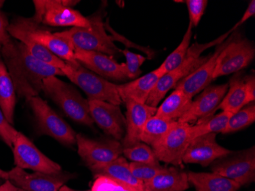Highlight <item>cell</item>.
I'll return each instance as SVG.
<instances>
[{"label":"cell","mask_w":255,"mask_h":191,"mask_svg":"<svg viewBox=\"0 0 255 191\" xmlns=\"http://www.w3.org/2000/svg\"><path fill=\"white\" fill-rule=\"evenodd\" d=\"M42 91L73 121L89 127L94 126L88 100L71 84L53 76L43 80Z\"/></svg>","instance_id":"obj_5"},{"label":"cell","mask_w":255,"mask_h":191,"mask_svg":"<svg viewBox=\"0 0 255 191\" xmlns=\"http://www.w3.org/2000/svg\"><path fill=\"white\" fill-rule=\"evenodd\" d=\"M249 103L245 88L244 76L242 73H236L229 80L227 93L216 109V111L221 110L222 111L234 114Z\"/></svg>","instance_id":"obj_25"},{"label":"cell","mask_w":255,"mask_h":191,"mask_svg":"<svg viewBox=\"0 0 255 191\" xmlns=\"http://www.w3.org/2000/svg\"><path fill=\"white\" fill-rule=\"evenodd\" d=\"M255 148L233 152L225 157L215 161L210 169L213 173L234 181L241 187L255 181Z\"/></svg>","instance_id":"obj_9"},{"label":"cell","mask_w":255,"mask_h":191,"mask_svg":"<svg viewBox=\"0 0 255 191\" xmlns=\"http://www.w3.org/2000/svg\"><path fill=\"white\" fill-rule=\"evenodd\" d=\"M123 155L131 162L152 165H160L151 147L141 142L135 146L123 149Z\"/></svg>","instance_id":"obj_32"},{"label":"cell","mask_w":255,"mask_h":191,"mask_svg":"<svg viewBox=\"0 0 255 191\" xmlns=\"http://www.w3.org/2000/svg\"><path fill=\"white\" fill-rule=\"evenodd\" d=\"M18 132L11 126L4 116L2 110L0 108V139L5 144L12 149L14 142L18 136Z\"/></svg>","instance_id":"obj_38"},{"label":"cell","mask_w":255,"mask_h":191,"mask_svg":"<svg viewBox=\"0 0 255 191\" xmlns=\"http://www.w3.org/2000/svg\"><path fill=\"white\" fill-rule=\"evenodd\" d=\"M89 169L94 175V178L106 177L144 191V184L137 180L131 173L129 162H128L123 155L113 162L94 165L89 168Z\"/></svg>","instance_id":"obj_22"},{"label":"cell","mask_w":255,"mask_h":191,"mask_svg":"<svg viewBox=\"0 0 255 191\" xmlns=\"http://www.w3.org/2000/svg\"><path fill=\"white\" fill-rule=\"evenodd\" d=\"M94 123L110 137L121 142L126 133V117L119 106L108 102L88 100Z\"/></svg>","instance_id":"obj_16"},{"label":"cell","mask_w":255,"mask_h":191,"mask_svg":"<svg viewBox=\"0 0 255 191\" xmlns=\"http://www.w3.org/2000/svg\"><path fill=\"white\" fill-rule=\"evenodd\" d=\"M255 0H252L251 1L250 3L249 4V6L246 8V11H245V13L242 15V18L236 23V25H234L233 28H231V31H235L239 26L243 25L246 21H247L249 18H252V17L255 16Z\"/></svg>","instance_id":"obj_42"},{"label":"cell","mask_w":255,"mask_h":191,"mask_svg":"<svg viewBox=\"0 0 255 191\" xmlns=\"http://www.w3.org/2000/svg\"><path fill=\"white\" fill-rule=\"evenodd\" d=\"M231 39H232V34L231 36L228 37L226 41L217 45L214 52L210 54V57L206 62L203 63L191 74L182 79L177 83L174 89L181 90L186 94L188 95L189 97L193 98L196 94L203 91L208 86H210L211 82L213 81V74H214L219 54L229 44Z\"/></svg>","instance_id":"obj_19"},{"label":"cell","mask_w":255,"mask_h":191,"mask_svg":"<svg viewBox=\"0 0 255 191\" xmlns=\"http://www.w3.org/2000/svg\"><path fill=\"white\" fill-rule=\"evenodd\" d=\"M33 16L44 25L53 27L89 28L90 21L80 11L63 5L62 0H34Z\"/></svg>","instance_id":"obj_10"},{"label":"cell","mask_w":255,"mask_h":191,"mask_svg":"<svg viewBox=\"0 0 255 191\" xmlns=\"http://www.w3.org/2000/svg\"><path fill=\"white\" fill-rule=\"evenodd\" d=\"M255 56L253 41L233 31L232 39L219 54L213 80L219 77L236 74L250 65Z\"/></svg>","instance_id":"obj_8"},{"label":"cell","mask_w":255,"mask_h":191,"mask_svg":"<svg viewBox=\"0 0 255 191\" xmlns=\"http://www.w3.org/2000/svg\"><path fill=\"white\" fill-rule=\"evenodd\" d=\"M255 121V104L250 103L231 116L223 134L237 133L252 126Z\"/></svg>","instance_id":"obj_31"},{"label":"cell","mask_w":255,"mask_h":191,"mask_svg":"<svg viewBox=\"0 0 255 191\" xmlns=\"http://www.w3.org/2000/svg\"><path fill=\"white\" fill-rule=\"evenodd\" d=\"M15 167L41 173H57L62 171L59 164L47 157L27 136L18 132L12 146Z\"/></svg>","instance_id":"obj_13"},{"label":"cell","mask_w":255,"mask_h":191,"mask_svg":"<svg viewBox=\"0 0 255 191\" xmlns=\"http://www.w3.org/2000/svg\"><path fill=\"white\" fill-rule=\"evenodd\" d=\"M0 191H26L25 190L21 189L18 187L15 186L13 184H11L9 181L7 180L4 182V183L0 185Z\"/></svg>","instance_id":"obj_43"},{"label":"cell","mask_w":255,"mask_h":191,"mask_svg":"<svg viewBox=\"0 0 255 191\" xmlns=\"http://www.w3.org/2000/svg\"><path fill=\"white\" fill-rule=\"evenodd\" d=\"M20 42L25 44L30 54L33 57L38 59V61L45 63V64H48V65L57 67V68L60 69L61 70L65 67V61L61 60V58L56 56L55 54H53L49 50L47 49V48L43 47V46L28 39L22 40Z\"/></svg>","instance_id":"obj_33"},{"label":"cell","mask_w":255,"mask_h":191,"mask_svg":"<svg viewBox=\"0 0 255 191\" xmlns=\"http://www.w3.org/2000/svg\"><path fill=\"white\" fill-rule=\"evenodd\" d=\"M105 3L95 13L87 17L90 21L89 28H71L67 31L56 32L57 37L68 43L73 50L97 51L114 57L121 53L115 44L111 35H109L103 21L106 13Z\"/></svg>","instance_id":"obj_2"},{"label":"cell","mask_w":255,"mask_h":191,"mask_svg":"<svg viewBox=\"0 0 255 191\" xmlns=\"http://www.w3.org/2000/svg\"><path fill=\"white\" fill-rule=\"evenodd\" d=\"M231 34L232 31L229 30L221 36L210 42L206 44H199L198 42H196L193 45L190 46L187 51V57L183 62L177 68L164 74L159 79L155 87L153 89L152 91L150 92L145 104L157 108L160 102L165 97L166 94L171 89L175 87L178 82L191 74L203 63L207 61L210 55L201 57L202 53L210 47L222 44L223 41L227 39L229 34Z\"/></svg>","instance_id":"obj_4"},{"label":"cell","mask_w":255,"mask_h":191,"mask_svg":"<svg viewBox=\"0 0 255 191\" xmlns=\"http://www.w3.org/2000/svg\"><path fill=\"white\" fill-rule=\"evenodd\" d=\"M121 53L126 57V62L125 64L128 79L138 78L139 75L141 74L140 67L144 64L147 58L141 54L131 52L128 49L121 50Z\"/></svg>","instance_id":"obj_36"},{"label":"cell","mask_w":255,"mask_h":191,"mask_svg":"<svg viewBox=\"0 0 255 191\" xmlns=\"http://www.w3.org/2000/svg\"><path fill=\"white\" fill-rule=\"evenodd\" d=\"M1 184H2V183H1V182H0V185H1Z\"/></svg>","instance_id":"obj_47"},{"label":"cell","mask_w":255,"mask_h":191,"mask_svg":"<svg viewBox=\"0 0 255 191\" xmlns=\"http://www.w3.org/2000/svg\"><path fill=\"white\" fill-rule=\"evenodd\" d=\"M62 71L69 80L87 94L88 100L108 102L119 106L123 103L117 91V84L94 74L80 63H66Z\"/></svg>","instance_id":"obj_6"},{"label":"cell","mask_w":255,"mask_h":191,"mask_svg":"<svg viewBox=\"0 0 255 191\" xmlns=\"http://www.w3.org/2000/svg\"><path fill=\"white\" fill-rule=\"evenodd\" d=\"M233 152L218 143L215 133L204 135L192 139L183 155V163L210 166L215 161Z\"/></svg>","instance_id":"obj_17"},{"label":"cell","mask_w":255,"mask_h":191,"mask_svg":"<svg viewBox=\"0 0 255 191\" xmlns=\"http://www.w3.org/2000/svg\"><path fill=\"white\" fill-rule=\"evenodd\" d=\"M4 3H5V1H0V10L3 6Z\"/></svg>","instance_id":"obj_46"},{"label":"cell","mask_w":255,"mask_h":191,"mask_svg":"<svg viewBox=\"0 0 255 191\" xmlns=\"http://www.w3.org/2000/svg\"><path fill=\"white\" fill-rule=\"evenodd\" d=\"M16 93L8 69L0 53V108L7 121L13 126Z\"/></svg>","instance_id":"obj_27"},{"label":"cell","mask_w":255,"mask_h":191,"mask_svg":"<svg viewBox=\"0 0 255 191\" xmlns=\"http://www.w3.org/2000/svg\"><path fill=\"white\" fill-rule=\"evenodd\" d=\"M193 35V25L189 23L188 28L183 35V39L171 54L167 56L165 61L160 65V70L164 74L177 68L187 57V51L190 45Z\"/></svg>","instance_id":"obj_30"},{"label":"cell","mask_w":255,"mask_h":191,"mask_svg":"<svg viewBox=\"0 0 255 191\" xmlns=\"http://www.w3.org/2000/svg\"><path fill=\"white\" fill-rule=\"evenodd\" d=\"M188 180L196 191H238L240 185L234 181L218 174L187 172Z\"/></svg>","instance_id":"obj_24"},{"label":"cell","mask_w":255,"mask_h":191,"mask_svg":"<svg viewBox=\"0 0 255 191\" xmlns=\"http://www.w3.org/2000/svg\"><path fill=\"white\" fill-rule=\"evenodd\" d=\"M77 62L106 80L126 81L127 80L125 63L117 62L113 57L97 51L74 50Z\"/></svg>","instance_id":"obj_15"},{"label":"cell","mask_w":255,"mask_h":191,"mask_svg":"<svg viewBox=\"0 0 255 191\" xmlns=\"http://www.w3.org/2000/svg\"><path fill=\"white\" fill-rule=\"evenodd\" d=\"M164 74L160 67H157L133 81L117 84V91L122 101L125 103L128 100H132L139 103H146L150 92L152 91L159 79Z\"/></svg>","instance_id":"obj_21"},{"label":"cell","mask_w":255,"mask_h":191,"mask_svg":"<svg viewBox=\"0 0 255 191\" xmlns=\"http://www.w3.org/2000/svg\"><path fill=\"white\" fill-rule=\"evenodd\" d=\"M129 166L133 175L143 184L151 180L165 168L160 165H147L136 162H129Z\"/></svg>","instance_id":"obj_34"},{"label":"cell","mask_w":255,"mask_h":191,"mask_svg":"<svg viewBox=\"0 0 255 191\" xmlns=\"http://www.w3.org/2000/svg\"><path fill=\"white\" fill-rule=\"evenodd\" d=\"M91 191H142L126 184L113 180L106 177L95 178Z\"/></svg>","instance_id":"obj_35"},{"label":"cell","mask_w":255,"mask_h":191,"mask_svg":"<svg viewBox=\"0 0 255 191\" xmlns=\"http://www.w3.org/2000/svg\"><path fill=\"white\" fill-rule=\"evenodd\" d=\"M193 98L179 89H174L171 94L157 108L156 116L169 121L178 122L190 107Z\"/></svg>","instance_id":"obj_26"},{"label":"cell","mask_w":255,"mask_h":191,"mask_svg":"<svg viewBox=\"0 0 255 191\" xmlns=\"http://www.w3.org/2000/svg\"><path fill=\"white\" fill-rule=\"evenodd\" d=\"M228 89L229 83L208 86L200 92L196 100L192 101L190 108L178 122L190 125V123L213 116V113L216 111V109L227 93Z\"/></svg>","instance_id":"obj_18"},{"label":"cell","mask_w":255,"mask_h":191,"mask_svg":"<svg viewBox=\"0 0 255 191\" xmlns=\"http://www.w3.org/2000/svg\"><path fill=\"white\" fill-rule=\"evenodd\" d=\"M8 32L17 41L31 40L49 50L66 63L77 64L74 51L68 43L57 37L34 16H18L9 23Z\"/></svg>","instance_id":"obj_3"},{"label":"cell","mask_w":255,"mask_h":191,"mask_svg":"<svg viewBox=\"0 0 255 191\" xmlns=\"http://www.w3.org/2000/svg\"><path fill=\"white\" fill-rule=\"evenodd\" d=\"M60 191H78V190L72 189V188H69V187L64 185L62 188L60 189Z\"/></svg>","instance_id":"obj_45"},{"label":"cell","mask_w":255,"mask_h":191,"mask_svg":"<svg viewBox=\"0 0 255 191\" xmlns=\"http://www.w3.org/2000/svg\"><path fill=\"white\" fill-rule=\"evenodd\" d=\"M232 115V113L222 111L216 116H211L200 120L198 123L190 127L192 139L212 133H223Z\"/></svg>","instance_id":"obj_29"},{"label":"cell","mask_w":255,"mask_h":191,"mask_svg":"<svg viewBox=\"0 0 255 191\" xmlns=\"http://www.w3.org/2000/svg\"><path fill=\"white\" fill-rule=\"evenodd\" d=\"M190 187L187 172L174 166H165L158 175L144 184V191H185Z\"/></svg>","instance_id":"obj_23"},{"label":"cell","mask_w":255,"mask_h":191,"mask_svg":"<svg viewBox=\"0 0 255 191\" xmlns=\"http://www.w3.org/2000/svg\"><path fill=\"white\" fill-rule=\"evenodd\" d=\"M0 53L8 69L15 93L25 100L42 91L43 80L53 76H65L62 70L38 61L25 44L11 38Z\"/></svg>","instance_id":"obj_1"},{"label":"cell","mask_w":255,"mask_h":191,"mask_svg":"<svg viewBox=\"0 0 255 191\" xmlns=\"http://www.w3.org/2000/svg\"><path fill=\"white\" fill-rule=\"evenodd\" d=\"M191 125L177 122L173 129L150 146L159 162L183 168V157L192 141Z\"/></svg>","instance_id":"obj_11"},{"label":"cell","mask_w":255,"mask_h":191,"mask_svg":"<svg viewBox=\"0 0 255 191\" xmlns=\"http://www.w3.org/2000/svg\"><path fill=\"white\" fill-rule=\"evenodd\" d=\"M184 2L187 4L190 24L193 28L197 27L209 2L207 0H187Z\"/></svg>","instance_id":"obj_37"},{"label":"cell","mask_w":255,"mask_h":191,"mask_svg":"<svg viewBox=\"0 0 255 191\" xmlns=\"http://www.w3.org/2000/svg\"><path fill=\"white\" fill-rule=\"evenodd\" d=\"M9 23L6 15L0 10V48L11 39V37L8 32Z\"/></svg>","instance_id":"obj_40"},{"label":"cell","mask_w":255,"mask_h":191,"mask_svg":"<svg viewBox=\"0 0 255 191\" xmlns=\"http://www.w3.org/2000/svg\"><path fill=\"white\" fill-rule=\"evenodd\" d=\"M126 106V133L122 139L123 149L131 147L141 142V134L147 120L155 115L157 107L132 100L125 102Z\"/></svg>","instance_id":"obj_20"},{"label":"cell","mask_w":255,"mask_h":191,"mask_svg":"<svg viewBox=\"0 0 255 191\" xmlns=\"http://www.w3.org/2000/svg\"><path fill=\"white\" fill-rule=\"evenodd\" d=\"M77 146L80 159L88 168L113 162L123 155L121 142L113 138L91 139L79 133Z\"/></svg>","instance_id":"obj_12"},{"label":"cell","mask_w":255,"mask_h":191,"mask_svg":"<svg viewBox=\"0 0 255 191\" xmlns=\"http://www.w3.org/2000/svg\"><path fill=\"white\" fill-rule=\"evenodd\" d=\"M244 84L249 103H254L255 100V76L254 73L246 77L244 76Z\"/></svg>","instance_id":"obj_41"},{"label":"cell","mask_w":255,"mask_h":191,"mask_svg":"<svg viewBox=\"0 0 255 191\" xmlns=\"http://www.w3.org/2000/svg\"><path fill=\"white\" fill-rule=\"evenodd\" d=\"M0 180H8V172H5V171L0 169Z\"/></svg>","instance_id":"obj_44"},{"label":"cell","mask_w":255,"mask_h":191,"mask_svg":"<svg viewBox=\"0 0 255 191\" xmlns=\"http://www.w3.org/2000/svg\"><path fill=\"white\" fill-rule=\"evenodd\" d=\"M105 28L107 31L111 32V37L113 38V41H120V42L123 43V44H126L127 47H133V48H136V49L141 50L143 52L147 54V55L148 56L149 59L153 58V55H154V52H153L150 48L148 47H141V46L137 45V44H133V43L130 42L128 40L126 39L124 36L121 35V34H119V33L116 32L112 28V27L110 26V20L109 18H107V21L105 22Z\"/></svg>","instance_id":"obj_39"},{"label":"cell","mask_w":255,"mask_h":191,"mask_svg":"<svg viewBox=\"0 0 255 191\" xmlns=\"http://www.w3.org/2000/svg\"><path fill=\"white\" fill-rule=\"evenodd\" d=\"M177 124V122L169 121L154 115L146 123L141 134V142L151 146Z\"/></svg>","instance_id":"obj_28"},{"label":"cell","mask_w":255,"mask_h":191,"mask_svg":"<svg viewBox=\"0 0 255 191\" xmlns=\"http://www.w3.org/2000/svg\"><path fill=\"white\" fill-rule=\"evenodd\" d=\"M8 175L11 184L26 191H60L67 182L74 178V174L63 171L52 174H29L18 167L8 172Z\"/></svg>","instance_id":"obj_14"},{"label":"cell","mask_w":255,"mask_h":191,"mask_svg":"<svg viewBox=\"0 0 255 191\" xmlns=\"http://www.w3.org/2000/svg\"><path fill=\"white\" fill-rule=\"evenodd\" d=\"M26 102L36 120L38 133L50 136L68 147L77 145V133L47 102L38 96L31 97Z\"/></svg>","instance_id":"obj_7"}]
</instances>
